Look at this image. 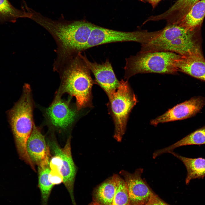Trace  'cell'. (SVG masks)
Segmentation results:
<instances>
[{"instance_id":"obj_15","label":"cell","mask_w":205,"mask_h":205,"mask_svg":"<svg viewBox=\"0 0 205 205\" xmlns=\"http://www.w3.org/2000/svg\"><path fill=\"white\" fill-rule=\"evenodd\" d=\"M205 17V0H200L175 24L191 31L200 27Z\"/></svg>"},{"instance_id":"obj_27","label":"cell","mask_w":205,"mask_h":205,"mask_svg":"<svg viewBox=\"0 0 205 205\" xmlns=\"http://www.w3.org/2000/svg\"><path fill=\"white\" fill-rule=\"evenodd\" d=\"M89 205H95V204L94 202H93L92 203H91V204H89Z\"/></svg>"},{"instance_id":"obj_13","label":"cell","mask_w":205,"mask_h":205,"mask_svg":"<svg viewBox=\"0 0 205 205\" xmlns=\"http://www.w3.org/2000/svg\"><path fill=\"white\" fill-rule=\"evenodd\" d=\"M28 154L31 161L38 167L49 165L50 152L44 136L34 124L31 133L26 143Z\"/></svg>"},{"instance_id":"obj_5","label":"cell","mask_w":205,"mask_h":205,"mask_svg":"<svg viewBox=\"0 0 205 205\" xmlns=\"http://www.w3.org/2000/svg\"><path fill=\"white\" fill-rule=\"evenodd\" d=\"M181 56L170 52H139L126 59L124 78L128 79L139 73L177 74V63Z\"/></svg>"},{"instance_id":"obj_17","label":"cell","mask_w":205,"mask_h":205,"mask_svg":"<svg viewBox=\"0 0 205 205\" xmlns=\"http://www.w3.org/2000/svg\"><path fill=\"white\" fill-rule=\"evenodd\" d=\"M203 144H205V125L171 145L155 151L153 154V158L155 159L161 154L173 151L174 149L181 146Z\"/></svg>"},{"instance_id":"obj_6","label":"cell","mask_w":205,"mask_h":205,"mask_svg":"<svg viewBox=\"0 0 205 205\" xmlns=\"http://www.w3.org/2000/svg\"><path fill=\"white\" fill-rule=\"evenodd\" d=\"M108 97V105L115 126L114 137L120 142L126 131L129 115L137 102V99L128 81L123 79L119 81L116 90Z\"/></svg>"},{"instance_id":"obj_4","label":"cell","mask_w":205,"mask_h":205,"mask_svg":"<svg viewBox=\"0 0 205 205\" xmlns=\"http://www.w3.org/2000/svg\"><path fill=\"white\" fill-rule=\"evenodd\" d=\"M33 102L30 85L23 86L22 95L9 112L10 124L20 159L26 164L32 162L27 152L26 143L32 130Z\"/></svg>"},{"instance_id":"obj_2","label":"cell","mask_w":205,"mask_h":205,"mask_svg":"<svg viewBox=\"0 0 205 205\" xmlns=\"http://www.w3.org/2000/svg\"><path fill=\"white\" fill-rule=\"evenodd\" d=\"M61 84L58 94L67 93L75 97L77 110L92 106L91 90L94 81L89 69L78 53L58 71Z\"/></svg>"},{"instance_id":"obj_14","label":"cell","mask_w":205,"mask_h":205,"mask_svg":"<svg viewBox=\"0 0 205 205\" xmlns=\"http://www.w3.org/2000/svg\"><path fill=\"white\" fill-rule=\"evenodd\" d=\"M177 67L178 71L205 81V59L201 50L181 56Z\"/></svg>"},{"instance_id":"obj_23","label":"cell","mask_w":205,"mask_h":205,"mask_svg":"<svg viewBox=\"0 0 205 205\" xmlns=\"http://www.w3.org/2000/svg\"><path fill=\"white\" fill-rule=\"evenodd\" d=\"M48 180L54 186L60 184L63 181L62 173L57 170H50L48 175Z\"/></svg>"},{"instance_id":"obj_1","label":"cell","mask_w":205,"mask_h":205,"mask_svg":"<svg viewBox=\"0 0 205 205\" xmlns=\"http://www.w3.org/2000/svg\"><path fill=\"white\" fill-rule=\"evenodd\" d=\"M30 19L48 31L57 45L54 69L58 71L68 61L84 50L94 24L84 20H54L32 9Z\"/></svg>"},{"instance_id":"obj_26","label":"cell","mask_w":205,"mask_h":205,"mask_svg":"<svg viewBox=\"0 0 205 205\" xmlns=\"http://www.w3.org/2000/svg\"><path fill=\"white\" fill-rule=\"evenodd\" d=\"M141 1L148 2L150 4L153 8H154L158 3L161 0H140Z\"/></svg>"},{"instance_id":"obj_8","label":"cell","mask_w":205,"mask_h":205,"mask_svg":"<svg viewBox=\"0 0 205 205\" xmlns=\"http://www.w3.org/2000/svg\"><path fill=\"white\" fill-rule=\"evenodd\" d=\"M205 105V98L198 96L175 106L162 115L152 119L151 125L186 119L195 116Z\"/></svg>"},{"instance_id":"obj_28","label":"cell","mask_w":205,"mask_h":205,"mask_svg":"<svg viewBox=\"0 0 205 205\" xmlns=\"http://www.w3.org/2000/svg\"><path fill=\"white\" fill-rule=\"evenodd\" d=\"M131 205V204H127V205Z\"/></svg>"},{"instance_id":"obj_7","label":"cell","mask_w":205,"mask_h":205,"mask_svg":"<svg viewBox=\"0 0 205 205\" xmlns=\"http://www.w3.org/2000/svg\"><path fill=\"white\" fill-rule=\"evenodd\" d=\"M160 32L159 30L149 32L145 30L123 32L94 24L84 50L100 45L117 42H134L142 44L149 41Z\"/></svg>"},{"instance_id":"obj_16","label":"cell","mask_w":205,"mask_h":205,"mask_svg":"<svg viewBox=\"0 0 205 205\" xmlns=\"http://www.w3.org/2000/svg\"><path fill=\"white\" fill-rule=\"evenodd\" d=\"M182 161L187 171L185 183L188 184L190 181L205 177V158H190L184 157L173 151L169 152Z\"/></svg>"},{"instance_id":"obj_18","label":"cell","mask_w":205,"mask_h":205,"mask_svg":"<svg viewBox=\"0 0 205 205\" xmlns=\"http://www.w3.org/2000/svg\"><path fill=\"white\" fill-rule=\"evenodd\" d=\"M118 175L114 174L97 187L94 193L95 202L100 205H111L116 192Z\"/></svg>"},{"instance_id":"obj_9","label":"cell","mask_w":205,"mask_h":205,"mask_svg":"<svg viewBox=\"0 0 205 205\" xmlns=\"http://www.w3.org/2000/svg\"><path fill=\"white\" fill-rule=\"evenodd\" d=\"M143 172V169L139 168L133 173L124 170L120 172L126 183L130 204L145 205L153 193L142 177Z\"/></svg>"},{"instance_id":"obj_19","label":"cell","mask_w":205,"mask_h":205,"mask_svg":"<svg viewBox=\"0 0 205 205\" xmlns=\"http://www.w3.org/2000/svg\"><path fill=\"white\" fill-rule=\"evenodd\" d=\"M200 0H177L166 11L157 15L159 20H165L167 23L174 24L177 22Z\"/></svg>"},{"instance_id":"obj_20","label":"cell","mask_w":205,"mask_h":205,"mask_svg":"<svg viewBox=\"0 0 205 205\" xmlns=\"http://www.w3.org/2000/svg\"><path fill=\"white\" fill-rule=\"evenodd\" d=\"M30 13L22 7L19 9L14 7L8 0H0V22H15L18 18L30 19Z\"/></svg>"},{"instance_id":"obj_11","label":"cell","mask_w":205,"mask_h":205,"mask_svg":"<svg viewBox=\"0 0 205 205\" xmlns=\"http://www.w3.org/2000/svg\"><path fill=\"white\" fill-rule=\"evenodd\" d=\"M87 66L94 75L95 82L105 92L108 97L117 89L119 81L117 79L111 63L108 59L101 64L90 61L85 55L78 53Z\"/></svg>"},{"instance_id":"obj_21","label":"cell","mask_w":205,"mask_h":205,"mask_svg":"<svg viewBox=\"0 0 205 205\" xmlns=\"http://www.w3.org/2000/svg\"><path fill=\"white\" fill-rule=\"evenodd\" d=\"M48 166L38 167V187L41 193V205H48V199L54 186L48 180L50 171Z\"/></svg>"},{"instance_id":"obj_24","label":"cell","mask_w":205,"mask_h":205,"mask_svg":"<svg viewBox=\"0 0 205 205\" xmlns=\"http://www.w3.org/2000/svg\"><path fill=\"white\" fill-rule=\"evenodd\" d=\"M50 160L49 166L51 170H57L61 172L63 165L62 159L59 156L54 155Z\"/></svg>"},{"instance_id":"obj_12","label":"cell","mask_w":205,"mask_h":205,"mask_svg":"<svg viewBox=\"0 0 205 205\" xmlns=\"http://www.w3.org/2000/svg\"><path fill=\"white\" fill-rule=\"evenodd\" d=\"M49 144L54 155L59 156L62 159L63 165L61 173L63 177V183L69 193L73 205H76L73 194L76 168L72 157L71 138L67 140L63 148H60L54 141L50 142Z\"/></svg>"},{"instance_id":"obj_22","label":"cell","mask_w":205,"mask_h":205,"mask_svg":"<svg viewBox=\"0 0 205 205\" xmlns=\"http://www.w3.org/2000/svg\"><path fill=\"white\" fill-rule=\"evenodd\" d=\"M95 205H100L94 202ZM129 204V198L126 183L118 176L115 195L111 205H126Z\"/></svg>"},{"instance_id":"obj_25","label":"cell","mask_w":205,"mask_h":205,"mask_svg":"<svg viewBox=\"0 0 205 205\" xmlns=\"http://www.w3.org/2000/svg\"><path fill=\"white\" fill-rule=\"evenodd\" d=\"M145 205H169L160 199L157 195L152 193L147 202Z\"/></svg>"},{"instance_id":"obj_3","label":"cell","mask_w":205,"mask_h":205,"mask_svg":"<svg viewBox=\"0 0 205 205\" xmlns=\"http://www.w3.org/2000/svg\"><path fill=\"white\" fill-rule=\"evenodd\" d=\"M196 31L176 24H167L157 35L141 45L140 51L170 52L181 56L197 52L201 50L195 38Z\"/></svg>"},{"instance_id":"obj_10","label":"cell","mask_w":205,"mask_h":205,"mask_svg":"<svg viewBox=\"0 0 205 205\" xmlns=\"http://www.w3.org/2000/svg\"><path fill=\"white\" fill-rule=\"evenodd\" d=\"M57 94L51 105L45 111L48 120L54 127L58 129L65 130L70 127L76 118V110L71 107L69 102L61 98Z\"/></svg>"}]
</instances>
